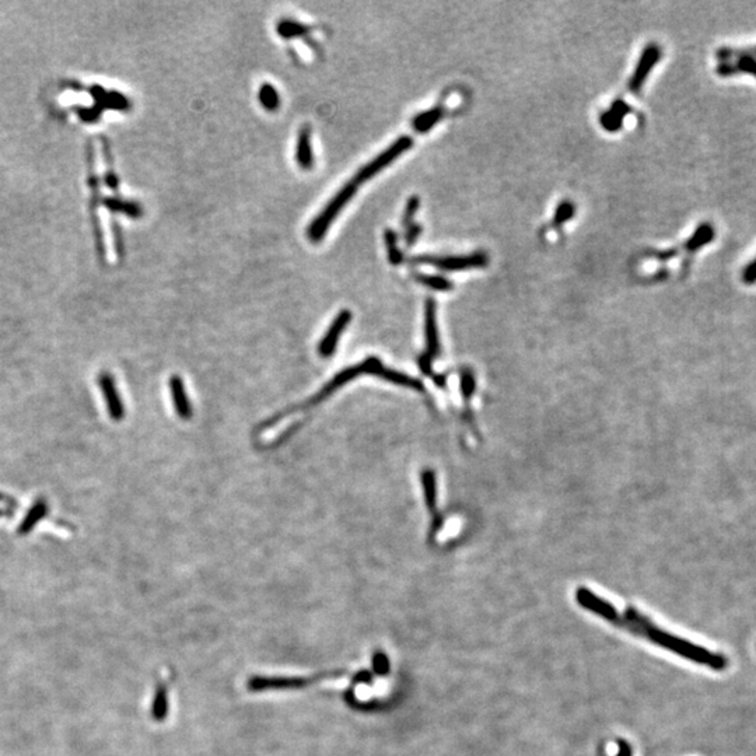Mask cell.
Listing matches in <instances>:
<instances>
[{"instance_id": "cell-5", "label": "cell", "mask_w": 756, "mask_h": 756, "mask_svg": "<svg viewBox=\"0 0 756 756\" xmlns=\"http://www.w3.org/2000/svg\"><path fill=\"white\" fill-rule=\"evenodd\" d=\"M425 332H426V352L421 356L419 364L425 374H430L432 361L440 353L439 328H437V307L433 299H429L425 305Z\"/></svg>"}, {"instance_id": "cell-13", "label": "cell", "mask_w": 756, "mask_h": 756, "mask_svg": "<svg viewBox=\"0 0 756 756\" xmlns=\"http://www.w3.org/2000/svg\"><path fill=\"white\" fill-rule=\"evenodd\" d=\"M312 27L300 23L297 20L292 18H283L276 25V32L283 39H296V38H307L311 32Z\"/></svg>"}, {"instance_id": "cell-7", "label": "cell", "mask_w": 756, "mask_h": 756, "mask_svg": "<svg viewBox=\"0 0 756 756\" xmlns=\"http://www.w3.org/2000/svg\"><path fill=\"white\" fill-rule=\"evenodd\" d=\"M661 58V49L657 44H648L644 51L641 52V56L639 59V63L636 66V70L629 82V89L633 94L640 93L643 84L647 80V76L653 70V68L657 65V62Z\"/></svg>"}, {"instance_id": "cell-1", "label": "cell", "mask_w": 756, "mask_h": 756, "mask_svg": "<svg viewBox=\"0 0 756 756\" xmlns=\"http://www.w3.org/2000/svg\"><path fill=\"white\" fill-rule=\"evenodd\" d=\"M359 185L352 179L347 184H345L336 195L329 200V203L323 207V210L312 220L307 230V236L311 243H319L328 229L331 227L332 222L338 217V214L342 212V209L352 200V198L356 195Z\"/></svg>"}, {"instance_id": "cell-4", "label": "cell", "mask_w": 756, "mask_h": 756, "mask_svg": "<svg viewBox=\"0 0 756 756\" xmlns=\"http://www.w3.org/2000/svg\"><path fill=\"white\" fill-rule=\"evenodd\" d=\"M412 264H430L437 267L442 271L456 272L466 271L470 268H483L489 264L487 254L479 251L469 255L461 257H433V255H419L412 258Z\"/></svg>"}, {"instance_id": "cell-12", "label": "cell", "mask_w": 756, "mask_h": 756, "mask_svg": "<svg viewBox=\"0 0 756 756\" xmlns=\"http://www.w3.org/2000/svg\"><path fill=\"white\" fill-rule=\"evenodd\" d=\"M296 160L302 169H311L314 165V154L311 148V128L309 125H304L300 129L299 139H297V149H296Z\"/></svg>"}, {"instance_id": "cell-11", "label": "cell", "mask_w": 756, "mask_h": 756, "mask_svg": "<svg viewBox=\"0 0 756 756\" xmlns=\"http://www.w3.org/2000/svg\"><path fill=\"white\" fill-rule=\"evenodd\" d=\"M630 113V107L623 100H616L610 110L601 115V125L608 132H616L622 128L623 118Z\"/></svg>"}, {"instance_id": "cell-27", "label": "cell", "mask_w": 756, "mask_h": 756, "mask_svg": "<svg viewBox=\"0 0 756 756\" xmlns=\"http://www.w3.org/2000/svg\"><path fill=\"white\" fill-rule=\"evenodd\" d=\"M627 751H629V750H622V752H620V756H629V752H627Z\"/></svg>"}, {"instance_id": "cell-24", "label": "cell", "mask_w": 756, "mask_h": 756, "mask_svg": "<svg viewBox=\"0 0 756 756\" xmlns=\"http://www.w3.org/2000/svg\"><path fill=\"white\" fill-rule=\"evenodd\" d=\"M42 513H44V504H38V506L28 514L30 517L25 520V523L21 524L20 532H28L30 528H31V525H32V524L42 515Z\"/></svg>"}, {"instance_id": "cell-23", "label": "cell", "mask_w": 756, "mask_h": 756, "mask_svg": "<svg viewBox=\"0 0 756 756\" xmlns=\"http://www.w3.org/2000/svg\"><path fill=\"white\" fill-rule=\"evenodd\" d=\"M419 206H421V199L419 196H412L406 206H405V210H404V216H402V226L408 227L414 223V219L419 210Z\"/></svg>"}, {"instance_id": "cell-10", "label": "cell", "mask_w": 756, "mask_h": 756, "mask_svg": "<svg viewBox=\"0 0 756 756\" xmlns=\"http://www.w3.org/2000/svg\"><path fill=\"white\" fill-rule=\"evenodd\" d=\"M169 388H171V395H172V401H174V408H175L178 416L181 419H191L192 406H191V404L188 401L185 387H184V383H182L181 377L172 376L171 380H169Z\"/></svg>"}, {"instance_id": "cell-19", "label": "cell", "mask_w": 756, "mask_h": 756, "mask_svg": "<svg viewBox=\"0 0 756 756\" xmlns=\"http://www.w3.org/2000/svg\"><path fill=\"white\" fill-rule=\"evenodd\" d=\"M384 241H385V245H387V254H388L390 264H392V265L402 264L404 262V254L398 248V234H397V231H394L391 229H387L385 233H384Z\"/></svg>"}, {"instance_id": "cell-25", "label": "cell", "mask_w": 756, "mask_h": 756, "mask_svg": "<svg viewBox=\"0 0 756 756\" xmlns=\"http://www.w3.org/2000/svg\"><path fill=\"white\" fill-rule=\"evenodd\" d=\"M422 234V226L416 224V223H412L411 226L406 227V233H405V243L408 247L414 245L418 240H419V236Z\"/></svg>"}, {"instance_id": "cell-22", "label": "cell", "mask_w": 756, "mask_h": 756, "mask_svg": "<svg viewBox=\"0 0 756 756\" xmlns=\"http://www.w3.org/2000/svg\"><path fill=\"white\" fill-rule=\"evenodd\" d=\"M475 387H476V383H475V377H473L472 371L463 370L462 374H461V392H462V397L465 399H470L473 397Z\"/></svg>"}, {"instance_id": "cell-26", "label": "cell", "mask_w": 756, "mask_h": 756, "mask_svg": "<svg viewBox=\"0 0 756 756\" xmlns=\"http://www.w3.org/2000/svg\"><path fill=\"white\" fill-rule=\"evenodd\" d=\"M743 279L747 285H754L756 282V257L755 260L752 262H750L744 272H743Z\"/></svg>"}, {"instance_id": "cell-16", "label": "cell", "mask_w": 756, "mask_h": 756, "mask_svg": "<svg viewBox=\"0 0 756 756\" xmlns=\"http://www.w3.org/2000/svg\"><path fill=\"white\" fill-rule=\"evenodd\" d=\"M374 376H378L381 378H384L385 381L388 383H392V384H397V385H402V387H409V388H416V390H422L423 385L419 380L416 378H412L404 373H399V371H394V370H390V369H385L384 366H381L378 370H376Z\"/></svg>"}, {"instance_id": "cell-2", "label": "cell", "mask_w": 756, "mask_h": 756, "mask_svg": "<svg viewBox=\"0 0 756 756\" xmlns=\"http://www.w3.org/2000/svg\"><path fill=\"white\" fill-rule=\"evenodd\" d=\"M717 58L726 62L716 68V73L726 77L738 73H748L756 77V48L754 49H734L720 48L716 52Z\"/></svg>"}, {"instance_id": "cell-14", "label": "cell", "mask_w": 756, "mask_h": 756, "mask_svg": "<svg viewBox=\"0 0 756 756\" xmlns=\"http://www.w3.org/2000/svg\"><path fill=\"white\" fill-rule=\"evenodd\" d=\"M443 115H444V108L443 107H435V108H432L429 111H425V113L416 115L414 118V121H412V127L419 134L429 132L437 122H440Z\"/></svg>"}, {"instance_id": "cell-21", "label": "cell", "mask_w": 756, "mask_h": 756, "mask_svg": "<svg viewBox=\"0 0 756 756\" xmlns=\"http://www.w3.org/2000/svg\"><path fill=\"white\" fill-rule=\"evenodd\" d=\"M576 213V207L572 202L569 200H565L562 202L558 207H556V212H555V216H553V223L555 226H562L565 224L566 222H569L570 219H573Z\"/></svg>"}, {"instance_id": "cell-6", "label": "cell", "mask_w": 756, "mask_h": 756, "mask_svg": "<svg viewBox=\"0 0 756 756\" xmlns=\"http://www.w3.org/2000/svg\"><path fill=\"white\" fill-rule=\"evenodd\" d=\"M383 366V363L377 359V357H369L366 359L359 366H353V367H349V369H345L343 371H340L336 377L332 378V381L315 397L312 398L307 406H311V405H315L318 404L319 401H322L323 398L329 397L335 390L340 388L343 384L349 383L350 380H353L354 377H357L359 374H364V373H369V374H374L376 370H378L380 367Z\"/></svg>"}, {"instance_id": "cell-3", "label": "cell", "mask_w": 756, "mask_h": 756, "mask_svg": "<svg viewBox=\"0 0 756 756\" xmlns=\"http://www.w3.org/2000/svg\"><path fill=\"white\" fill-rule=\"evenodd\" d=\"M414 146V141L409 136H401L397 139L391 146H388L381 154H378L376 158H373L370 162H367L357 174L352 178L359 186L367 181H370L374 175L381 172L387 165H390L392 161H395L401 154L409 150Z\"/></svg>"}, {"instance_id": "cell-18", "label": "cell", "mask_w": 756, "mask_h": 756, "mask_svg": "<svg viewBox=\"0 0 756 756\" xmlns=\"http://www.w3.org/2000/svg\"><path fill=\"white\" fill-rule=\"evenodd\" d=\"M258 100H260L261 105L269 113H274L281 107V96H279L276 87L274 84H271V83H264L260 87Z\"/></svg>"}, {"instance_id": "cell-17", "label": "cell", "mask_w": 756, "mask_h": 756, "mask_svg": "<svg viewBox=\"0 0 756 756\" xmlns=\"http://www.w3.org/2000/svg\"><path fill=\"white\" fill-rule=\"evenodd\" d=\"M422 486L425 492V500L428 504V508L430 511H436L437 508V482L436 475L432 469H425L422 472Z\"/></svg>"}, {"instance_id": "cell-15", "label": "cell", "mask_w": 756, "mask_h": 756, "mask_svg": "<svg viewBox=\"0 0 756 756\" xmlns=\"http://www.w3.org/2000/svg\"><path fill=\"white\" fill-rule=\"evenodd\" d=\"M713 240H715V229H713V226L710 223H702L695 230L692 237L686 241L685 248L689 252H695V251L700 250L703 245L712 243Z\"/></svg>"}, {"instance_id": "cell-8", "label": "cell", "mask_w": 756, "mask_h": 756, "mask_svg": "<svg viewBox=\"0 0 756 756\" xmlns=\"http://www.w3.org/2000/svg\"><path fill=\"white\" fill-rule=\"evenodd\" d=\"M350 319H352V312L349 309L340 311L338 314V316L333 319V322L331 323L328 332L325 333L323 339L319 343V354L322 357H329L335 352L336 345L339 342V338H340L342 332L345 331V328L349 325Z\"/></svg>"}, {"instance_id": "cell-20", "label": "cell", "mask_w": 756, "mask_h": 756, "mask_svg": "<svg viewBox=\"0 0 756 756\" xmlns=\"http://www.w3.org/2000/svg\"><path fill=\"white\" fill-rule=\"evenodd\" d=\"M416 282L433 289V290H439V292H449L453 289V283L443 278V276H436V275H423V274H419L416 275Z\"/></svg>"}, {"instance_id": "cell-9", "label": "cell", "mask_w": 756, "mask_h": 756, "mask_svg": "<svg viewBox=\"0 0 756 756\" xmlns=\"http://www.w3.org/2000/svg\"><path fill=\"white\" fill-rule=\"evenodd\" d=\"M98 384L103 390V394H104V398H105V402H107V408H108V412H110V416L114 419V421H121L124 419L125 416V408L121 402V398L118 395V391H117V387H115V383H114V378L108 374V373H104L98 377Z\"/></svg>"}]
</instances>
